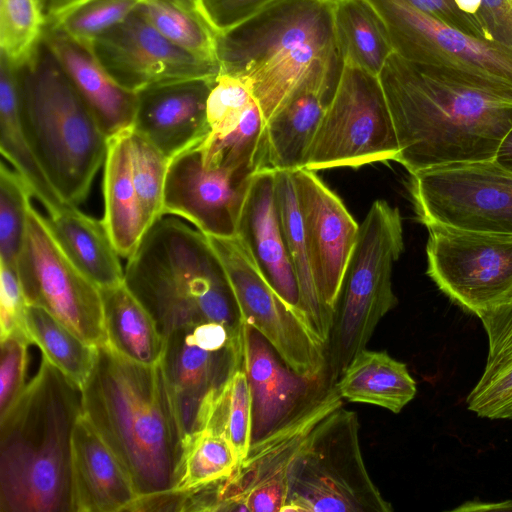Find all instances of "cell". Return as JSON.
<instances>
[{"label": "cell", "instance_id": "obj_1", "mask_svg": "<svg viewBox=\"0 0 512 512\" xmlns=\"http://www.w3.org/2000/svg\"><path fill=\"white\" fill-rule=\"evenodd\" d=\"M410 175L454 163L493 161L512 127V102L392 53L379 74Z\"/></svg>", "mask_w": 512, "mask_h": 512}, {"label": "cell", "instance_id": "obj_2", "mask_svg": "<svg viewBox=\"0 0 512 512\" xmlns=\"http://www.w3.org/2000/svg\"><path fill=\"white\" fill-rule=\"evenodd\" d=\"M82 413L115 453L139 496L172 490L183 436L161 363L133 362L98 346L81 389Z\"/></svg>", "mask_w": 512, "mask_h": 512}, {"label": "cell", "instance_id": "obj_3", "mask_svg": "<svg viewBox=\"0 0 512 512\" xmlns=\"http://www.w3.org/2000/svg\"><path fill=\"white\" fill-rule=\"evenodd\" d=\"M81 390L45 357L0 417V511L72 512L71 441Z\"/></svg>", "mask_w": 512, "mask_h": 512}, {"label": "cell", "instance_id": "obj_4", "mask_svg": "<svg viewBox=\"0 0 512 512\" xmlns=\"http://www.w3.org/2000/svg\"><path fill=\"white\" fill-rule=\"evenodd\" d=\"M335 0H274L218 33L219 73L241 78L267 122L310 76L342 69Z\"/></svg>", "mask_w": 512, "mask_h": 512}, {"label": "cell", "instance_id": "obj_5", "mask_svg": "<svg viewBox=\"0 0 512 512\" xmlns=\"http://www.w3.org/2000/svg\"><path fill=\"white\" fill-rule=\"evenodd\" d=\"M124 284L154 318L165 338L204 322L234 330L238 308L224 266L207 235L163 215L127 258Z\"/></svg>", "mask_w": 512, "mask_h": 512}, {"label": "cell", "instance_id": "obj_6", "mask_svg": "<svg viewBox=\"0 0 512 512\" xmlns=\"http://www.w3.org/2000/svg\"><path fill=\"white\" fill-rule=\"evenodd\" d=\"M17 78L27 140L61 198L78 206L105 162L109 138L43 39Z\"/></svg>", "mask_w": 512, "mask_h": 512}, {"label": "cell", "instance_id": "obj_7", "mask_svg": "<svg viewBox=\"0 0 512 512\" xmlns=\"http://www.w3.org/2000/svg\"><path fill=\"white\" fill-rule=\"evenodd\" d=\"M404 249L400 211L376 200L359 225L347 261L328 343V372L337 381L397 305L392 268Z\"/></svg>", "mask_w": 512, "mask_h": 512}, {"label": "cell", "instance_id": "obj_8", "mask_svg": "<svg viewBox=\"0 0 512 512\" xmlns=\"http://www.w3.org/2000/svg\"><path fill=\"white\" fill-rule=\"evenodd\" d=\"M357 413L340 407L315 431L289 473L282 512H391L366 468Z\"/></svg>", "mask_w": 512, "mask_h": 512}, {"label": "cell", "instance_id": "obj_9", "mask_svg": "<svg viewBox=\"0 0 512 512\" xmlns=\"http://www.w3.org/2000/svg\"><path fill=\"white\" fill-rule=\"evenodd\" d=\"M367 1L383 20L394 53L512 102V48L464 33L406 0Z\"/></svg>", "mask_w": 512, "mask_h": 512}, {"label": "cell", "instance_id": "obj_10", "mask_svg": "<svg viewBox=\"0 0 512 512\" xmlns=\"http://www.w3.org/2000/svg\"><path fill=\"white\" fill-rule=\"evenodd\" d=\"M394 122L379 76L344 64L333 98L308 150L304 168H359L396 161Z\"/></svg>", "mask_w": 512, "mask_h": 512}, {"label": "cell", "instance_id": "obj_11", "mask_svg": "<svg viewBox=\"0 0 512 512\" xmlns=\"http://www.w3.org/2000/svg\"><path fill=\"white\" fill-rule=\"evenodd\" d=\"M409 191L426 228L512 236V172L494 161L419 171L411 175Z\"/></svg>", "mask_w": 512, "mask_h": 512}, {"label": "cell", "instance_id": "obj_12", "mask_svg": "<svg viewBox=\"0 0 512 512\" xmlns=\"http://www.w3.org/2000/svg\"><path fill=\"white\" fill-rule=\"evenodd\" d=\"M16 268L27 305L43 308L87 344L108 343L100 289L69 259L32 204Z\"/></svg>", "mask_w": 512, "mask_h": 512}, {"label": "cell", "instance_id": "obj_13", "mask_svg": "<svg viewBox=\"0 0 512 512\" xmlns=\"http://www.w3.org/2000/svg\"><path fill=\"white\" fill-rule=\"evenodd\" d=\"M220 258L242 323L257 330L296 374L317 380L328 370V346L260 272L238 238L207 236Z\"/></svg>", "mask_w": 512, "mask_h": 512}, {"label": "cell", "instance_id": "obj_14", "mask_svg": "<svg viewBox=\"0 0 512 512\" xmlns=\"http://www.w3.org/2000/svg\"><path fill=\"white\" fill-rule=\"evenodd\" d=\"M343 406L336 381L327 371L306 400L275 429L252 442L246 458L227 478L215 482L217 511H240L247 494L283 508L289 473L317 428Z\"/></svg>", "mask_w": 512, "mask_h": 512}, {"label": "cell", "instance_id": "obj_15", "mask_svg": "<svg viewBox=\"0 0 512 512\" xmlns=\"http://www.w3.org/2000/svg\"><path fill=\"white\" fill-rule=\"evenodd\" d=\"M427 229V274L453 303L477 316L512 292V236Z\"/></svg>", "mask_w": 512, "mask_h": 512}, {"label": "cell", "instance_id": "obj_16", "mask_svg": "<svg viewBox=\"0 0 512 512\" xmlns=\"http://www.w3.org/2000/svg\"><path fill=\"white\" fill-rule=\"evenodd\" d=\"M91 48L107 72L135 93L175 80L215 77L218 64L200 60L158 32L136 9L97 37Z\"/></svg>", "mask_w": 512, "mask_h": 512}, {"label": "cell", "instance_id": "obj_17", "mask_svg": "<svg viewBox=\"0 0 512 512\" xmlns=\"http://www.w3.org/2000/svg\"><path fill=\"white\" fill-rule=\"evenodd\" d=\"M198 145L170 160L163 215L184 218L207 236L235 237L254 174L205 166Z\"/></svg>", "mask_w": 512, "mask_h": 512}, {"label": "cell", "instance_id": "obj_18", "mask_svg": "<svg viewBox=\"0 0 512 512\" xmlns=\"http://www.w3.org/2000/svg\"><path fill=\"white\" fill-rule=\"evenodd\" d=\"M291 174L315 285L321 300L335 315L359 225L315 171L300 168Z\"/></svg>", "mask_w": 512, "mask_h": 512}, {"label": "cell", "instance_id": "obj_19", "mask_svg": "<svg viewBox=\"0 0 512 512\" xmlns=\"http://www.w3.org/2000/svg\"><path fill=\"white\" fill-rule=\"evenodd\" d=\"M240 323L223 349L206 346L193 325L165 337L161 367L183 439L201 429L204 409L235 363Z\"/></svg>", "mask_w": 512, "mask_h": 512}, {"label": "cell", "instance_id": "obj_20", "mask_svg": "<svg viewBox=\"0 0 512 512\" xmlns=\"http://www.w3.org/2000/svg\"><path fill=\"white\" fill-rule=\"evenodd\" d=\"M215 78L163 82L137 92L132 129L170 160L200 144L210 133L207 99Z\"/></svg>", "mask_w": 512, "mask_h": 512}, {"label": "cell", "instance_id": "obj_21", "mask_svg": "<svg viewBox=\"0 0 512 512\" xmlns=\"http://www.w3.org/2000/svg\"><path fill=\"white\" fill-rule=\"evenodd\" d=\"M236 237L278 295L308 320L281 225L275 170L264 168L254 174L240 212Z\"/></svg>", "mask_w": 512, "mask_h": 512}, {"label": "cell", "instance_id": "obj_22", "mask_svg": "<svg viewBox=\"0 0 512 512\" xmlns=\"http://www.w3.org/2000/svg\"><path fill=\"white\" fill-rule=\"evenodd\" d=\"M71 494L72 512L127 511L139 497L124 466L82 412L72 433Z\"/></svg>", "mask_w": 512, "mask_h": 512}, {"label": "cell", "instance_id": "obj_23", "mask_svg": "<svg viewBox=\"0 0 512 512\" xmlns=\"http://www.w3.org/2000/svg\"><path fill=\"white\" fill-rule=\"evenodd\" d=\"M241 331L244 367L252 396L253 442L287 419L325 375L309 380L296 374L257 330L241 322Z\"/></svg>", "mask_w": 512, "mask_h": 512}, {"label": "cell", "instance_id": "obj_24", "mask_svg": "<svg viewBox=\"0 0 512 512\" xmlns=\"http://www.w3.org/2000/svg\"><path fill=\"white\" fill-rule=\"evenodd\" d=\"M43 41L108 138L133 128L138 106L137 93L122 87L113 79L91 46L48 23Z\"/></svg>", "mask_w": 512, "mask_h": 512}, {"label": "cell", "instance_id": "obj_25", "mask_svg": "<svg viewBox=\"0 0 512 512\" xmlns=\"http://www.w3.org/2000/svg\"><path fill=\"white\" fill-rule=\"evenodd\" d=\"M342 70H322L305 80L266 122V168H304L310 145Z\"/></svg>", "mask_w": 512, "mask_h": 512}, {"label": "cell", "instance_id": "obj_26", "mask_svg": "<svg viewBox=\"0 0 512 512\" xmlns=\"http://www.w3.org/2000/svg\"><path fill=\"white\" fill-rule=\"evenodd\" d=\"M488 340L483 372L467 396L481 418L512 420V292L477 315Z\"/></svg>", "mask_w": 512, "mask_h": 512}, {"label": "cell", "instance_id": "obj_27", "mask_svg": "<svg viewBox=\"0 0 512 512\" xmlns=\"http://www.w3.org/2000/svg\"><path fill=\"white\" fill-rule=\"evenodd\" d=\"M48 226L69 259L99 289L124 282L120 255L103 220L66 204L46 217Z\"/></svg>", "mask_w": 512, "mask_h": 512}, {"label": "cell", "instance_id": "obj_28", "mask_svg": "<svg viewBox=\"0 0 512 512\" xmlns=\"http://www.w3.org/2000/svg\"><path fill=\"white\" fill-rule=\"evenodd\" d=\"M131 130L109 138L103 176L102 220L123 258L134 252L148 229L133 182Z\"/></svg>", "mask_w": 512, "mask_h": 512}, {"label": "cell", "instance_id": "obj_29", "mask_svg": "<svg viewBox=\"0 0 512 512\" xmlns=\"http://www.w3.org/2000/svg\"><path fill=\"white\" fill-rule=\"evenodd\" d=\"M348 402L372 404L399 413L417 393V385L407 365L385 351L366 348L349 363L336 381Z\"/></svg>", "mask_w": 512, "mask_h": 512}, {"label": "cell", "instance_id": "obj_30", "mask_svg": "<svg viewBox=\"0 0 512 512\" xmlns=\"http://www.w3.org/2000/svg\"><path fill=\"white\" fill-rule=\"evenodd\" d=\"M0 150L4 158L29 184L33 197L48 215L66 203L53 187L38 162L24 133L19 107L17 69L0 57Z\"/></svg>", "mask_w": 512, "mask_h": 512}, {"label": "cell", "instance_id": "obj_31", "mask_svg": "<svg viewBox=\"0 0 512 512\" xmlns=\"http://www.w3.org/2000/svg\"><path fill=\"white\" fill-rule=\"evenodd\" d=\"M108 344L123 357L140 364L162 360L165 338L139 300L124 282L100 289Z\"/></svg>", "mask_w": 512, "mask_h": 512}, {"label": "cell", "instance_id": "obj_32", "mask_svg": "<svg viewBox=\"0 0 512 512\" xmlns=\"http://www.w3.org/2000/svg\"><path fill=\"white\" fill-rule=\"evenodd\" d=\"M275 188L281 225L298 280L303 310L316 334L328 346L334 314L321 300L315 285L290 171L275 170Z\"/></svg>", "mask_w": 512, "mask_h": 512}, {"label": "cell", "instance_id": "obj_33", "mask_svg": "<svg viewBox=\"0 0 512 512\" xmlns=\"http://www.w3.org/2000/svg\"><path fill=\"white\" fill-rule=\"evenodd\" d=\"M334 28L344 64L379 76L393 53L387 28L367 0H335Z\"/></svg>", "mask_w": 512, "mask_h": 512}, {"label": "cell", "instance_id": "obj_34", "mask_svg": "<svg viewBox=\"0 0 512 512\" xmlns=\"http://www.w3.org/2000/svg\"><path fill=\"white\" fill-rule=\"evenodd\" d=\"M204 427L229 438L239 464L246 458L252 444V396L244 367L241 323L235 363L204 409L201 429Z\"/></svg>", "mask_w": 512, "mask_h": 512}, {"label": "cell", "instance_id": "obj_35", "mask_svg": "<svg viewBox=\"0 0 512 512\" xmlns=\"http://www.w3.org/2000/svg\"><path fill=\"white\" fill-rule=\"evenodd\" d=\"M137 10L172 43L200 60L219 65L218 32L197 0H141Z\"/></svg>", "mask_w": 512, "mask_h": 512}, {"label": "cell", "instance_id": "obj_36", "mask_svg": "<svg viewBox=\"0 0 512 512\" xmlns=\"http://www.w3.org/2000/svg\"><path fill=\"white\" fill-rule=\"evenodd\" d=\"M24 328L42 356L81 390L92 372L97 347L38 306H26Z\"/></svg>", "mask_w": 512, "mask_h": 512}, {"label": "cell", "instance_id": "obj_37", "mask_svg": "<svg viewBox=\"0 0 512 512\" xmlns=\"http://www.w3.org/2000/svg\"><path fill=\"white\" fill-rule=\"evenodd\" d=\"M203 164L255 174L266 168V121L254 100L238 125L219 138L198 145Z\"/></svg>", "mask_w": 512, "mask_h": 512}, {"label": "cell", "instance_id": "obj_38", "mask_svg": "<svg viewBox=\"0 0 512 512\" xmlns=\"http://www.w3.org/2000/svg\"><path fill=\"white\" fill-rule=\"evenodd\" d=\"M238 465L229 438L204 427L183 439V453L173 490H192L227 478Z\"/></svg>", "mask_w": 512, "mask_h": 512}, {"label": "cell", "instance_id": "obj_39", "mask_svg": "<svg viewBox=\"0 0 512 512\" xmlns=\"http://www.w3.org/2000/svg\"><path fill=\"white\" fill-rule=\"evenodd\" d=\"M47 25L41 0H0L1 55L16 69L26 65Z\"/></svg>", "mask_w": 512, "mask_h": 512}, {"label": "cell", "instance_id": "obj_40", "mask_svg": "<svg viewBox=\"0 0 512 512\" xmlns=\"http://www.w3.org/2000/svg\"><path fill=\"white\" fill-rule=\"evenodd\" d=\"M33 192L24 178L0 164V263L16 267L27 228Z\"/></svg>", "mask_w": 512, "mask_h": 512}, {"label": "cell", "instance_id": "obj_41", "mask_svg": "<svg viewBox=\"0 0 512 512\" xmlns=\"http://www.w3.org/2000/svg\"><path fill=\"white\" fill-rule=\"evenodd\" d=\"M141 0H78L60 12L47 16V23L80 42L93 41L125 20Z\"/></svg>", "mask_w": 512, "mask_h": 512}, {"label": "cell", "instance_id": "obj_42", "mask_svg": "<svg viewBox=\"0 0 512 512\" xmlns=\"http://www.w3.org/2000/svg\"><path fill=\"white\" fill-rule=\"evenodd\" d=\"M131 150L133 182L149 228L163 216L164 190L170 159L133 129Z\"/></svg>", "mask_w": 512, "mask_h": 512}, {"label": "cell", "instance_id": "obj_43", "mask_svg": "<svg viewBox=\"0 0 512 512\" xmlns=\"http://www.w3.org/2000/svg\"><path fill=\"white\" fill-rule=\"evenodd\" d=\"M254 100L245 81L219 73L207 99L210 133L206 138H219L233 130Z\"/></svg>", "mask_w": 512, "mask_h": 512}, {"label": "cell", "instance_id": "obj_44", "mask_svg": "<svg viewBox=\"0 0 512 512\" xmlns=\"http://www.w3.org/2000/svg\"><path fill=\"white\" fill-rule=\"evenodd\" d=\"M0 340V417H2L27 386L28 347L32 342L25 329H18Z\"/></svg>", "mask_w": 512, "mask_h": 512}, {"label": "cell", "instance_id": "obj_45", "mask_svg": "<svg viewBox=\"0 0 512 512\" xmlns=\"http://www.w3.org/2000/svg\"><path fill=\"white\" fill-rule=\"evenodd\" d=\"M406 1L420 11L464 33L479 39L491 40L479 17V0Z\"/></svg>", "mask_w": 512, "mask_h": 512}, {"label": "cell", "instance_id": "obj_46", "mask_svg": "<svg viewBox=\"0 0 512 512\" xmlns=\"http://www.w3.org/2000/svg\"><path fill=\"white\" fill-rule=\"evenodd\" d=\"M0 339L24 328L26 301L17 268L0 264Z\"/></svg>", "mask_w": 512, "mask_h": 512}, {"label": "cell", "instance_id": "obj_47", "mask_svg": "<svg viewBox=\"0 0 512 512\" xmlns=\"http://www.w3.org/2000/svg\"><path fill=\"white\" fill-rule=\"evenodd\" d=\"M213 28L225 32L252 17L274 0H197Z\"/></svg>", "mask_w": 512, "mask_h": 512}, {"label": "cell", "instance_id": "obj_48", "mask_svg": "<svg viewBox=\"0 0 512 512\" xmlns=\"http://www.w3.org/2000/svg\"><path fill=\"white\" fill-rule=\"evenodd\" d=\"M479 17L492 41L512 48V0H479Z\"/></svg>", "mask_w": 512, "mask_h": 512}, {"label": "cell", "instance_id": "obj_49", "mask_svg": "<svg viewBox=\"0 0 512 512\" xmlns=\"http://www.w3.org/2000/svg\"><path fill=\"white\" fill-rule=\"evenodd\" d=\"M453 511H512V499L498 502H465Z\"/></svg>", "mask_w": 512, "mask_h": 512}, {"label": "cell", "instance_id": "obj_50", "mask_svg": "<svg viewBox=\"0 0 512 512\" xmlns=\"http://www.w3.org/2000/svg\"><path fill=\"white\" fill-rule=\"evenodd\" d=\"M493 161L512 172V127L502 139Z\"/></svg>", "mask_w": 512, "mask_h": 512}, {"label": "cell", "instance_id": "obj_51", "mask_svg": "<svg viewBox=\"0 0 512 512\" xmlns=\"http://www.w3.org/2000/svg\"><path fill=\"white\" fill-rule=\"evenodd\" d=\"M78 0H45L48 14L47 16L54 15Z\"/></svg>", "mask_w": 512, "mask_h": 512}]
</instances>
